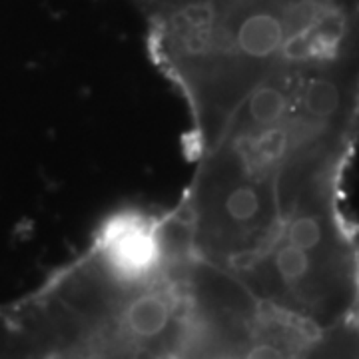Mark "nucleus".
I'll return each mask as SVG.
<instances>
[{
  "label": "nucleus",
  "instance_id": "obj_1",
  "mask_svg": "<svg viewBox=\"0 0 359 359\" xmlns=\"http://www.w3.org/2000/svg\"><path fill=\"white\" fill-rule=\"evenodd\" d=\"M194 172L172 210L196 259L236 282L297 224L344 218L359 140V50L252 60L188 108Z\"/></svg>",
  "mask_w": 359,
  "mask_h": 359
}]
</instances>
